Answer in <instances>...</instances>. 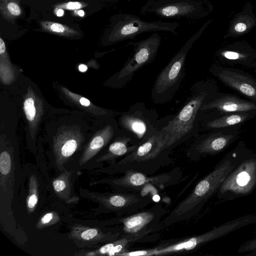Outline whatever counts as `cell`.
I'll return each instance as SVG.
<instances>
[{"mask_svg":"<svg viewBox=\"0 0 256 256\" xmlns=\"http://www.w3.org/2000/svg\"><path fill=\"white\" fill-rule=\"evenodd\" d=\"M218 91V86L212 79L196 82L192 86L184 104L160 130L164 153L198 136L203 114L201 107Z\"/></svg>","mask_w":256,"mask_h":256,"instance_id":"obj_1","label":"cell"},{"mask_svg":"<svg viewBox=\"0 0 256 256\" xmlns=\"http://www.w3.org/2000/svg\"><path fill=\"white\" fill-rule=\"evenodd\" d=\"M212 21V18L206 20L159 73L152 90L151 98L153 103L165 104L172 100L186 75L185 62L188 51Z\"/></svg>","mask_w":256,"mask_h":256,"instance_id":"obj_2","label":"cell"},{"mask_svg":"<svg viewBox=\"0 0 256 256\" xmlns=\"http://www.w3.org/2000/svg\"><path fill=\"white\" fill-rule=\"evenodd\" d=\"M180 24L176 22H147L136 15L120 14L114 15L104 36V42L112 44L128 40H134L138 34L150 32H169L178 36L176 29Z\"/></svg>","mask_w":256,"mask_h":256,"instance_id":"obj_3","label":"cell"},{"mask_svg":"<svg viewBox=\"0 0 256 256\" xmlns=\"http://www.w3.org/2000/svg\"><path fill=\"white\" fill-rule=\"evenodd\" d=\"M170 118L159 120L154 110L148 108L143 102H137L120 114L118 124L138 145L158 132Z\"/></svg>","mask_w":256,"mask_h":256,"instance_id":"obj_4","label":"cell"},{"mask_svg":"<svg viewBox=\"0 0 256 256\" xmlns=\"http://www.w3.org/2000/svg\"><path fill=\"white\" fill-rule=\"evenodd\" d=\"M213 10L208 0H148L140 14H151L162 18L198 20Z\"/></svg>","mask_w":256,"mask_h":256,"instance_id":"obj_5","label":"cell"},{"mask_svg":"<svg viewBox=\"0 0 256 256\" xmlns=\"http://www.w3.org/2000/svg\"><path fill=\"white\" fill-rule=\"evenodd\" d=\"M161 40L160 36L154 32L148 38L133 43L132 53L122 68L106 81V84L116 88L125 86L136 72L154 60Z\"/></svg>","mask_w":256,"mask_h":256,"instance_id":"obj_6","label":"cell"},{"mask_svg":"<svg viewBox=\"0 0 256 256\" xmlns=\"http://www.w3.org/2000/svg\"><path fill=\"white\" fill-rule=\"evenodd\" d=\"M208 71L223 84L256 104V78L242 70L214 63Z\"/></svg>","mask_w":256,"mask_h":256,"instance_id":"obj_7","label":"cell"},{"mask_svg":"<svg viewBox=\"0 0 256 256\" xmlns=\"http://www.w3.org/2000/svg\"><path fill=\"white\" fill-rule=\"evenodd\" d=\"M231 162L226 160L197 184L194 191L176 208L175 212L178 216L188 212L210 196L232 168Z\"/></svg>","mask_w":256,"mask_h":256,"instance_id":"obj_8","label":"cell"},{"mask_svg":"<svg viewBox=\"0 0 256 256\" xmlns=\"http://www.w3.org/2000/svg\"><path fill=\"white\" fill-rule=\"evenodd\" d=\"M241 132L240 128L208 131L197 138L190 150L199 154L218 152L235 141Z\"/></svg>","mask_w":256,"mask_h":256,"instance_id":"obj_9","label":"cell"},{"mask_svg":"<svg viewBox=\"0 0 256 256\" xmlns=\"http://www.w3.org/2000/svg\"><path fill=\"white\" fill-rule=\"evenodd\" d=\"M215 57L221 63L228 65L256 68V48L244 40L234 42L220 48Z\"/></svg>","mask_w":256,"mask_h":256,"instance_id":"obj_10","label":"cell"},{"mask_svg":"<svg viewBox=\"0 0 256 256\" xmlns=\"http://www.w3.org/2000/svg\"><path fill=\"white\" fill-rule=\"evenodd\" d=\"M256 116V110L230 113H220L215 110L203 112L200 128L204 130L238 128Z\"/></svg>","mask_w":256,"mask_h":256,"instance_id":"obj_11","label":"cell"},{"mask_svg":"<svg viewBox=\"0 0 256 256\" xmlns=\"http://www.w3.org/2000/svg\"><path fill=\"white\" fill-rule=\"evenodd\" d=\"M203 112L215 110L220 113H230L256 110V104L237 95L216 92L201 107Z\"/></svg>","mask_w":256,"mask_h":256,"instance_id":"obj_12","label":"cell"},{"mask_svg":"<svg viewBox=\"0 0 256 256\" xmlns=\"http://www.w3.org/2000/svg\"><path fill=\"white\" fill-rule=\"evenodd\" d=\"M121 131L118 122L114 117L108 118L88 144L80 160V164L88 161L111 140L114 139Z\"/></svg>","mask_w":256,"mask_h":256,"instance_id":"obj_13","label":"cell"},{"mask_svg":"<svg viewBox=\"0 0 256 256\" xmlns=\"http://www.w3.org/2000/svg\"><path fill=\"white\" fill-rule=\"evenodd\" d=\"M256 26V16L250 2H247L242 11L230 20L224 38H237L248 33Z\"/></svg>","mask_w":256,"mask_h":256,"instance_id":"obj_14","label":"cell"},{"mask_svg":"<svg viewBox=\"0 0 256 256\" xmlns=\"http://www.w3.org/2000/svg\"><path fill=\"white\" fill-rule=\"evenodd\" d=\"M80 138L76 130L67 129L59 133L54 146L57 158L63 160L72 156L80 144Z\"/></svg>","mask_w":256,"mask_h":256,"instance_id":"obj_15","label":"cell"},{"mask_svg":"<svg viewBox=\"0 0 256 256\" xmlns=\"http://www.w3.org/2000/svg\"><path fill=\"white\" fill-rule=\"evenodd\" d=\"M40 26L44 32L60 36L72 38L80 36L79 32L74 28L54 22L42 20L40 21Z\"/></svg>","mask_w":256,"mask_h":256,"instance_id":"obj_16","label":"cell"},{"mask_svg":"<svg viewBox=\"0 0 256 256\" xmlns=\"http://www.w3.org/2000/svg\"><path fill=\"white\" fill-rule=\"evenodd\" d=\"M20 2L21 0H0V12L2 18L14 23L22 14Z\"/></svg>","mask_w":256,"mask_h":256,"instance_id":"obj_17","label":"cell"},{"mask_svg":"<svg viewBox=\"0 0 256 256\" xmlns=\"http://www.w3.org/2000/svg\"><path fill=\"white\" fill-rule=\"evenodd\" d=\"M150 213H142L128 218L124 221V229L128 232L134 233L142 229L152 218Z\"/></svg>","mask_w":256,"mask_h":256,"instance_id":"obj_18","label":"cell"},{"mask_svg":"<svg viewBox=\"0 0 256 256\" xmlns=\"http://www.w3.org/2000/svg\"><path fill=\"white\" fill-rule=\"evenodd\" d=\"M36 104V98L32 94H29L24 98L23 108L26 118L30 124H36L39 114Z\"/></svg>","mask_w":256,"mask_h":256,"instance_id":"obj_19","label":"cell"},{"mask_svg":"<svg viewBox=\"0 0 256 256\" xmlns=\"http://www.w3.org/2000/svg\"><path fill=\"white\" fill-rule=\"evenodd\" d=\"M11 168V158L9 154L3 152L0 156V170L3 175L8 174Z\"/></svg>","mask_w":256,"mask_h":256,"instance_id":"obj_20","label":"cell"},{"mask_svg":"<svg viewBox=\"0 0 256 256\" xmlns=\"http://www.w3.org/2000/svg\"><path fill=\"white\" fill-rule=\"evenodd\" d=\"M88 4L80 2H69L56 5L54 10H76L88 6Z\"/></svg>","mask_w":256,"mask_h":256,"instance_id":"obj_21","label":"cell"},{"mask_svg":"<svg viewBox=\"0 0 256 256\" xmlns=\"http://www.w3.org/2000/svg\"><path fill=\"white\" fill-rule=\"evenodd\" d=\"M128 182L134 186H140L144 184L146 182V177L139 172L134 173L128 178Z\"/></svg>","mask_w":256,"mask_h":256,"instance_id":"obj_22","label":"cell"},{"mask_svg":"<svg viewBox=\"0 0 256 256\" xmlns=\"http://www.w3.org/2000/svg\"><path fill=\"white\" fill-rule=\"evenodd\" d=\"M250 176L246 171L240 172L236 178V182L237 184L240 186H244L246 185L250 180Z\"/></svg>","mask_w":256,"mask_h":256,"instance_id":"obj_23","label":"cell"},{"mask_svg":"<svg viewBox=\"0 0 256 256\" xmlns=\"http://www.w3.org/2000/svg\"><path fill=\"white\" fill-rule=\"evenodd\" d=\"M110 202L112 205L116 207H122L127 202L126 198L122 196L115 195L112 196L110 199Z\"/></svg>","mask_w":256,"mask_h":256,"instance_id":"obj_24","label":"cell"},{"mask_svg":"<svg viewBox=\"0 0 256 256\" xmlns=\"http://www.w3.org/2000/svg\"><path fill=\"white\" fill-rule=\"evenodd\" d=\"M98 232L95 228H91L84 230L81 234V237L84 240L92 239L98 234Z\"/></svg>","mask_w":256,"mask_h":256,"instance_id":"obj_25","label":"cell"},{"mask_svg":"<svg viewBox=\"0 0 256 256\" xmlns=\"http://www.w3.org/2000/svg\"><path fill=\"white\" fill-rule=\"evenodd\" d=\"M118 243V242L106 244L99 250V253L101 254H108L110 251Z\"/></svg>","mask_w":256,"mask_h":256,"instance_id":"obj_26","label":"cell"},{"mask_svg":"<svg viewBox=\"0 0 256 256\" xmlns=\"http://www.w3.org/2000/svg\"><path fill=\"white\" fill-rule=\"evenodd\" d=\"M120 255L128 256H150V250L132 252L128 253H124L120 254Z\"/></svg>","mask_w":256,"mask_h":256,"instance_id":"obj_27","label":"cell"},{"mask_svg":"<svg viewBox=\"0 0 256 256\" xmlns=\"http://www.w3.org/2000/svg\"><path fill=\"white\" fill-rule=\"evenodd\" d=\"M53 186L55 190L58 192L64 190L66 184L62 180H56L53 182Z\"/></svg>","mask_w":256,"mask_h":256,"instance_id":"obj_28","label":"cell"},{"mask_svg":"<svg viewBox=\"0 0 256 256\" xmlns=\"http://www.w3.org/2000/svg\"><path fill=\"white\" fill-rule=\"evenodd\" d=\"M38 202V198L35 194H32L28 198V206L30 208H33Z\"/></svg>","mask_w":256,"mask_h":256,"instance_id":"obj_29","label":"cell"},{"mask_svg":"<svg viewBox=\"0 0 256 256\" xmlns=\"http://www.w3.org/2000/svg\"><path fill=\"white\" fill-rule=\"evenodd\" d=\"M53 215L52 213H48L45 214L41 220V222L43 224L48 223L52 218Z\"/></svg>","mask_w":256,"mask_h":256,"instance_id":"obj_30","label":"cell"},{"mask_svg":"<svg viewBox=\"0 0 256 256\" xmlns=\"http://www.w3.org/2000/svg\"><path fill=\"white\" fill-rule=\"evenodd\" d=\"M87 70V66L84 64H81L78 66V70L81 72H85Z\"/></svg>","mask_w":256,"mask_h":256,"instance_id":"obj_31","label":"cell"},{"mask_svg":"<svg viewBox=\"0 0 256 256\" xmlns=\"http://www.w3.org/2000/svg\"><path fill=\"white\" fill-rule=\"evenodd\" d=\"M56 14L58 16H61L64 14V11L62 9H56L54 10Z\"/></svg>","mask_w":256,"mask_h":256,"instance_id":"obj_32","label":"cell"},{"mask_svg":"<svg viewBox=\"0 0 256 256\" xmlns=\"http://www.w3.org/2000/svg\"><path fill=\"white\" fill-rule=\"evenodd\" d=\"M254 72L256 73V68L254 69Z\"/></svg>","mask_w":256,"mask_h":256,"instance_id":"obj_33","label":"cell"}]
</instances>
